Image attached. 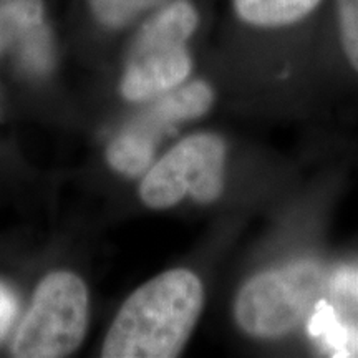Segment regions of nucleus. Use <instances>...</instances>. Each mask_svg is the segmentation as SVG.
Masks as SVG:
<instances>
[{"mask_svg":"<svg viewBox=\"0 0 358 358\" xmlns=\"http://www.w3.org/2000/svg\"><path fill=\"white\" fill-rule=\"evenodd\" d=\"M204 307L203 282L171 268L127 299L106 334L105 358H173L182 352Z\"/></svg>","mask_w":358,"mask_h":358,"instance_id":"f257e3e1","label":"nucleus"},{"mask_svg":"<svg viewBox=\"0 0 358 358\" xmlns=\"http://www.w3.org/2000/svg\"><path fill=\"white\" fill-rule=\"evenodd\" d=\"M320 289L322 271L312 262L259 272L236 295V324L257 340L285 337L306 322L319 301Z\"/></svg>","mask_w":358,"mask_h":358,"instance_id":"f03ea898","label":"nucleus"},{"mask_svg":"<svg viewBox=\"0 0 358 358\" xmlns=\"http://www.w3.org/2000/svg\"><path fill=\"white\" fill-rule=\"evenodd\" d=\"M88 325V290L71 272H53L40 282L32 306L13 338L19 358H60L80 347Z\"/></svg>","mask_w":358,"mask_h":358,"instance_id":"7ed1b4c3","label":"nucleus"},{"mask_svg":"<svg viewBox=\"0 0 358 358\" xmlns=\"http://www.w3.org/2000/svg\"><path fill=\"white\" fill-rule=\"evenodd\" d=\"M226 179V143L214 133L191 134L148 169L140 198L151 209H168L186 196L201 204L221 198Z\"/></svg>","mask_w":358,"mask_h":358,"instance_id":"20e7f679","label":"nucleus"},{"mask_svg":"<svg viewBox=\"0 0 358 358\" xmlns=\"http://www.w3.org/2000/svg\"><path fill=\"white\" fill-rule=\"evenodd\" d=\"M192 60L186 45L133 47L122 80L127 100L150 101L186 82Z\"/></svg>","mask_w":358,"mask_h":358,"instance_id":"39448f33","label":"nucleus"},{"mask_svg":"<svg viewBox=\"0 0 358 358\" xmlns=\"http://www.w3.org/2000/svg\"><path fill=\"white\" fill-rule=\"evenodd\" d=\"M214 103V92L206 82L196 80L179 85L171 92L155 98L151 108L134 120V123L161 138L166 129L179 122H187L208 113Z\"/></svg>","mask_w":358,"mask_h":358,"instance_id":"423d86ee","label":"nucleus"},{"mask_svg":"<svg viewBox=\"0 0 358 358\" xmlns=\"http://www.w3.org/2000/svg\"><path fill=\"white\" fill-rule=\"evenodd\" d=\"M158 138L131 123L111 141L106 159L115 171L124 176H140L151 166Z\"/></svg>","mask_w":358,"mask_h":358,"instance_id":"0eeeda50","label":"nucleus"},{"mask_svg":"<svg viewBox=\"0 0 358 358\" xmlns=\"http://www.w3.org/2000/svg\"><path fill=\"white\" fill-rule=\"evenodd\" d=\"M320 0H234L241 20L262 29L287 27L306 19Z\"/></svg>","mask_w":358,"mask_h":358,"instance_id":"6e6552de","label":"nucleus"},{"mask_svg":"<svg viewBox=\"0 0 358 358\" xmlns=\"http://www.w3.org/2000/svg\"><path fill=\"white\" fill-rule=\"evenodd\" d=\"M168 0H90L93 15L110 29L128 25L143 12L158 7Z\"/></svg>","mask_w":358,"mask_h":358,"instance_id":"1a4fd4ad","label":"nucleus"},{"mask_svg":"<svg viewBox=\"0 0 358 358\" xmlns=\"http://www.w3.org/2000/svg\"><path fill=\"white\" fill-rule=\"evenodd\" d=\"M20 62L32 73H45L52 65V40L45 25L29 30L19 37Z\"/></svg>","mask_w":358,"mask_h":358,"instance_id":"9d476101","label":"nucleus"},{"mask_svg":"<svg viewBox=\"0 0 358 358\" xmlns=\"http://www.w3.org/2000/svg\"><path fill=\"white\" fill-rule=\"evenodd\" d=\"M0 17L10 27L13 37L43 25L42 0H0Z\"/></svg>","mask_w":358,"mask_h":358,"instance_id":"9b49d317","label":"nucleus"},{"mask_svg":"<svg viewBox=\"0 0 358 358\" xmlns=\"http://www.w3.org/2000/svg\"><path fill=\"white\" fill-rule=\"evenodd\" d=\"M337 12L343 52L358 73V0H337Z\"/></svg>","mask_w":358,"mask_h":358,"instance_id":"f8f14e48","label":"nucleus"},{"mask_svg":"<svg viewBox=\"0 0 358 358\" xmlns=\"http://www.w3.org/2000/svg\"><path fill=\"white\" fill-rule=\"evenodd\" d=\"M17 301L10 290L0 285V337L7 332L8 327L15 319Z\"/></svg>","mask_w":358,"mask_h":358,"instance_id":"ddd939ff","label":"nucleus"},{"mask_svg":"<svg viewBox=\"0 0 358 358\" xmlns=\"http://www.w3.org/2000/svg\"><path fill=\"white\" fill-rule=\"evenodd\" d=\"M13 38L15 37H13L10 27L6 24V20H3L2 17H0V53L3 52V48H6Z\"/></svg>","mask_w":358,"mask_h":358,"instance_id":"4468645a","label":"nucleus"}]
</instances>
